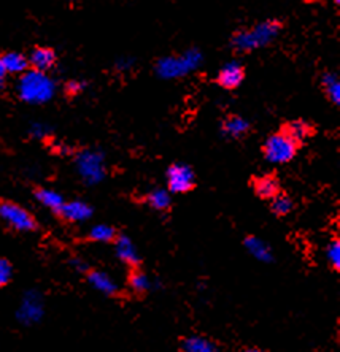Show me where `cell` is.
<instances>
[{
	"mask_svg": "<svg viewBox=\"0 0 340 352\" xmlns=\"http://www.w3.org/2000/svg\"><path fill=\"white\" fill-rule=\"evenodd\" d=\"M56 94V82L48 74L28 70L18 81V96L25 103L42 105L50 102Z\"/></svg>",
	"mask_w": 340,
	"mask_h": 352,
	"instance_id": "obj_1",
	"label": "cell"
},
{
	"mask_svg": "<svg viewBox=\"0 0 340 352\" xmlns=\"http://www.w3.org/2000/svg\"><path fill=\"white\" fill-rule=\"evenodd\" d=\"M280 32V24L277 21H264L248 30H240L234 35L233 46L237 51H253L274 41Z\"/></svg>",
	"mask_w": 340,
	"mask_h": 352,
	"instance_id": "obj_2",
	"label": "cell"
},
{
	"mask_svg": "<svg viewBox=\"0 0 340 352\" xmlns=\"http://www.w3.org/2000/svg\"><path fill=\"white\" fill-rule=\"evenodd\" d=\"M202 62V54L199 50H188L182 56H169L158 60L156 74L164 80L182 78V76L191 74Z\"/></svg>",
	"mask_w": 340,
	"mask_h": 352,
	"instance_id": "obj_3",
	"label": "cell"
},
{
	"mask_svg": "<svg viewBox=\"0 0 340 352\" xmlns=\"http://www.w3.org/2000/svg\"><path fill=\"white\" fill-rule=\"evenodd\" d=\"M76 172L86 184H99L105 178V159L104 154L96 149H85L75 157Z\"/></svg>",
	"mask_w": 340,
	"mask_h": 352,
	"instance_id": "obj_4",
	"label": "cell"
},
{
	"mask_svg": "<svg viewBox=\"0 0 340 352\" xmlns=\"http://www.w3.org/2000/svg\"><path fill=\"white\" fill-rule=\"evenodd\" d=\"M297 143L286 135V132H278L267 138L264 144V156L270 164H286L296 156Z\"/></svg>",
	"mask_w": 340,
	"mask_h": 352,
	"instance_id": "obj_5",
	"label": "cell"
},
{
	"mask_svg": "<svg viewBox=\"0 0 340 352\" xmlns=\"http://www.w3.org/2000/svg\"><path fill=\"white\" fill-rule=\"evenodd\" d=\"M0 219L18 232H32L37 227L34 216L28 210H24L23 206L12 204V201H2L0 204Z\"/></svg>",
	"mask_w": 340,
	"mask_h": 352,
	"instance_id": "obj_6",
	"label": "cell"
},
{
	"mask_svg": "<svg viewBox=\"0 0 340 352\" xmlns=\"http://www.w3.org/2000/svg\"><path fill=\"white\" fill-rule=\"evenodd\" d=\"M45 307L43 297L37 291H29L24 294L21 305L18 308V320L24 325L37 324L43 318Z\"/></svg>",
	"mask_w": 340,
	"mask_h": 352,
	"instance_id": "obj_7",
	"label": "cell"
},
{
	"mask_svg": "<svg viewBox=\"0 0 340 352\" xmlns=\"http://www.w3.org/2000/svg\"><path fill=\"white\" fill-rule=\"evenodd\" d=\"M195 176L191 167L184 164H175L167 170V186L173 194H184L194 188Z\"/></svg>",
	"mask_w": 340,
	"mask_h": 352,
	"instance_id": "obj_8",
	"label": "cell"
},
{
	"mask_svg": "<svg viewBox=\"0 0 340 352\" xmlns=\"http://www.w3.org/2000/svg\"><path fill=\"white\" fill-rule=\"evenodd\" d=\"M59 213L65 221L83 222L92 216V208L87 204H85V201L72 200L63 205V208L59 210Z\"/></svg>",
	"mask_w": 340,
	"mask_h": 352,
	"instance_id": "obj_9",
	"label": "cell"
},
{
	"mask_svg": "<svg viewBox=\"0 0 340 352\" xmlns=\"http://www.w3.org/2000/svg\"><path fill=\"white\" fill-rule=\"evenodd\" d=\"M244 67H242L239 62H229V64H226L218 74V82L223 87H226V89H234V87H237L242 81H244Z\"/></svg>",
	"mask_w": 340,
	"mask_h": 352,
	"instance_id": "obj_10",
	"label": "cell"
},
{
	"mask_svg": "<svg viewBox=\"0 0 340 352\" xmlns=\"http://www.w3.org/2000/svg\"><path fill=\"white\" fill-rule=\"evenodd\" d=\"M29 64L34 67V70L43 72L46 74L51 67L56 64V54L50 48H35L29 56Z\"/></svg>",
	"mask_w": 340,
	"mask_h": 352,
	"instance_id": "obj_11",
	"label": "cell"
},
{
	"mask_svg": "<svg viewBox=\"0 0 340 352\" xmlns=\"http://www.w3.org/2000/svg\"><path fill=\"white\" fill-rule=\"evenodd\" d=\"M87 281L96 291L104 295H115L118 292V284L104 272H91L87 274Z\"/></svg>",
	"mask_w": 340,
	"mask_h": 352,
	"instance_id": "obj_12",
	"label": "cell"
},
{
	"mask_svg": "<svg viewBox=\"0 0 340 352\" xmlns=\"http://www.w3.org/2000/svg\"><path fill=\"white\" fill-rule=\"evenodd\" d=\"M116 256L120 257L121 262L127 263V265H137L138 261H140L136 245L127 236L116 238Z\"/></svg>",
	"mask_w": 340,
	"mask_h": 352,
	"instance_id": "obj_13",
	"label": "cell"
},
{
	"mask_svg": "<svg viewBox=\"0 0 340 352\" xmlns=\"http://www.w3.org/2000/svg\"><path fill=\"white\" fill-rule=\"evenodd\" d=\"M2 58V64H3V69L7 74H25L28 72V67H29V60L25 58L24 54L21 53H7L3 56H0Z\"/></svg>",
	"mask_w": 340,
	"mask_h": 352,
	"instance_id": "obj_14",
	"label": "cell"
},
{
	"mask_svg": "<svg viewBox=\"0 0 340 352\" xmlns=\"http://www.w3.org/2000/svg\"><path fill=\"white\" fill-rule=\"evenodd\" d=\"M245 248L255 258L261 262H270L272 261V251L270 248L266 245L264 241L256 236H248L245 240Z\"/></svg>",
	"mask_w": 340,
	"mask_h": 352,
	"instance_id": "obj_15",
	"label": "cell"
},
{
	"mask_svg": "<svg viewBox=\"0 0 340 352\" xmlns=\"http://www.w3.org/2000/svg\"><path fill=\"white\" fill-rule=\"evenodd\" d=\"M35 197H37V200L42 204L46 208L53 210V211H58L63 208V205L65 204L63 195L59 192H56L53 189H39L37 192H35Z\"/></svg>",
	"mask_w": 340,
	"mask_h": 352,
	"instance_id": "obj_16",
	"label": "cell"
},
{
	"mask_svg": "<svg viewBox=\"0 0 340 352\" xmlns=\"http://www.w3.org/2000/svg\"><path fill=\"white\" fill-rule=\"evenodd\" d=\"M248 129H250L248 121H245V119L240 118V116L228 118L224 121V126H223L224 133H228V135L233 137V138L244 137L245 133L248 132Z\"/></svg>",
	"mask_w": 340,
	"mask_h": 352,
	"instance_id": "obj_17",
	"label": "cell"
},
{
	"mask_svg": "<svg viewBox=\"0 0 340 352\" xmlns=\"http://www.w3.org/2000/svg\"><path fill=\"white\" fill-rule=\"evenodd\" d=\"M183 352H218L212 341L202 336H189L183 341Z\"/></svg>",
	"mask_w": 340,
	"mask_h": 352,
	"instance_id": "obj_18",
	"label": "cell"
},
{
	"mask_svg": "<svg viewBox=\"0 0 340 352\" xmlns=\"http://www.w3.org/2000/svg\"><path fill=\"white\" fill-rule=\"evenodd\" d=\"M255 190L257 197H261V199H274L278 194L277 179L272 178V176H264V178L256 179Z\"/></svg>",
	"mask_w": 340,
	"mask_h": 352,
	"instance_id": "obj_19",
	"label": "cell"
},
{
	"mask_svg": "<svg viewBox=\"0 0 340 352\" xmlns=\"http://www.w3.org/2000/svg\"><path fill=\"white\" fill-rule=\"evenodd\" d=\"M147 201L153 210L164 211L170 206V195L166 189H154L148 194Z\"/></svg>",
	"mask_w": 340,
	"mask_h": 352,
	"instance_id": "obj_20",
	"label": "cell"
},
{
	"mask_svg": "<svg viewBox=\"0 0 340 352\" xmlns=\"http://www.w3.org/2000/svg\"><path fill=\"white\" fill-rule=\"evenodd\" d=\"M323 87L326 91L328 97L331 100L339 105L340 103V81L337 78V75L334 74H326L323 76Z\"/></svg>",
	"mask_w": 340,
	"mask_h": 352,
	"instance_id": "obj_21",
	"label": "cell"
},
{
	"mask_svg": "<svg viewBox=\"0 0 340 352\" xmlns=\"http://www.w3.org/2000/svg\"><path fill=\"white\" fill-rule=\"evenodd\" d=\"M115 236H116L115 229H113L111 226H107V224L94 226L89 232L91 240L99 241V243H108V241L115 240Z\"/></svg>",
	"mask_w": 340,
	"mask_h": 352,
	"instance_id": "obj_22",
	"label": "cell"
},
{
	"mask_svg": "<svg viewBox=\"0 0 340 352\" xmlns=\"http://www.w3.org/2000/svg\"><path fill=\"white\" fill-rule=\"evenodd\" d=\"M310 126H308L307 122L304 121H295L291 122L290 126H288V131H286V135L295 140L296 143L302 142V140H306L308 135H310Z\"/></svg>",
	"mask_w": 340,
	"mask_h": 352,
	"instance_id": "obj_23",
	"label": "cell"
},
{
	"mask_svg": "<svg viewBox=\"0 0 340 352\" xmlns=\"http://www.w3.org/2000/svg\"><path fill=\"white\" fill-rule=\"evenodd\" d=\"M293 210V201L288 195H280L277 194L274 199H272V211L277 216H285Z\"/></svg>",
	"mask_w": 340,
	"mask_h": 352,
	"instance_id": "obj_24",
	"label": "cell"
},
{
	"mask_svg": "<svg viewBox=\"0 0 340 352\" xmlns=\"http://www.w3.org/2000/svg\"><path fill=\"white\" fill-rule=\"evenodd\" d=\"M129 283H131V287L134 289V291L138 292V294L147 292L148 289L151 287V281H149V278L142 272L132 273L131 278H129Z\"/></svg>",
	"mask_w": 340,
	"mask_h": 352,
	"instance_id": "obj_25",
	"label": "cell"
},
{
	"mask_svg": "<svg viewBox=\"0 0 340 352\" xmlns=\"http://www.w3.org/2000/svg\"><path fill=\"white\" fill-rule=\"evenodd\" d=\"M326 257L331 265L339 270L340 268V241L339 240H332L329 243L328 250H326Z\"/></svg>",
	"mask_w": 340,
	"mask_h": 352,
	"instance_id": "obj_26",
	"label": "cell"
},
{
	"mask_svg": "<svg viewBox=\"0 0 340 352\" xmlns=\"http://www.w3.org/2000/svg\"><path fill=\"white\" fill-rule=\"evenodd\" d=\"M13 276V267L7 258L0 257V287L7 286V284L12 281Z\"/></svg>",
	"mask_w": 340,
	"mask_h": 352,
	"instance_id": "obj_27",
	"label": "cell"
},
{
	"mask_svg": "<svg viewBox=\"0 0 340 352\" xmlns=\"http://www.w3.org/2000/svg\"><path fill=\"white\" fill-rule=\"evenodd\" d=\"M29 133L34 138H45L50 133V127L43 122H34L29 129Z\"/></svg>",
	"mask_w": 340,
	"mask_h": 352,
	"instance_id": "obj_28",
	"label": "cell"
},
{
	"mask_svg": "<svg viewBox=\"0 0 340 352\" xmlns=\"http://www.w3.org/2000/svg\"><path fill=\"white\" fill-rule=\"evenodd\" d=\"M83 87H85L83 82H80V81H70L69 85H67V92H69V94H72V96L80 94V92L83 91Z\"/></svg>",
	"mask_w": 340,
	"mask_h": 352,
	"instance_id": "obj_29",
	"label": "cell"
},
{
	"mask_svg": "<svg viewBox=\"0 0 340 352\" xmlns=\"http://www.w3.org/2000/svg\"><path fill=\"white\" fill-rule=\"evenodd\" d=\"M72 265H74L78 272H85L86 268H87L86 263L81 261V258H74V261H72Z\"/></svg>",
	"mask_w": 340,
	"mask_h": 352,
	"instance_id": "obj_30",
	"label": "cell"
},
{
	"mask_svg": "<svg viewBox=\"0 0 340 352\" xmlns=\"http://www.w3.org/2000/svg\"><path fill=\"white\" fill-rule=\"evenodd\" d=\"M5 75H7V72H5L3 64H2V58H0V91H2L5 86Z\"/></svg>",
	"mask_w": 340,
	"mask_h": 352,
	"instance_id": "obj_31",
	"label": "cell"
},
{
	"mask_svg": "<svg viewBox=\"0 0 340 352\" xmlns=\"http://www.w3.org/2000/svg\"><path fill=\"white\" fill-rule=\"evenodd\" d=\"M244 352H262V351H259V349H246Z\"/></svg>",
	"mask_w": 340,
	"mask_h": 352,
	"instance_id": "obj_32",
	"label": "cell"
}]
</instances>
